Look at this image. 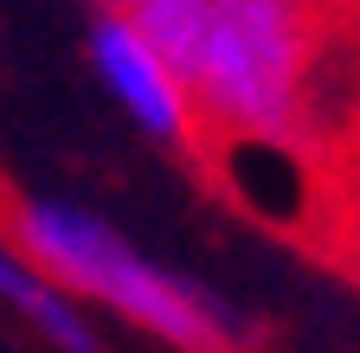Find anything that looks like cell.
<instances>
[{"instance_id":"obj_1","label":"cell","mask_w":360,"mask_h":353,"mask_svg":"<svg viewBox=\"0 0 360 353\" xmlns=\"http://www.w3.org/2000/svg\"><path fill=\"white\" fill-rule=\"evenodd\" d=\"M347 0H110L180 77L200 154H309V103Z\"/></svg>"},{"instance_id":"obj_3","label":"cell","mask_w":360,"mask_h":353,"mask_svg":"<svg viewBox=\"0 0 360 353\" xmlns=\"http://www.w3.org/2000/svg\"><path fill=\"white\" fill-rule=\"evenodd\" d=\"M90 65H97V77L116 91V103L142 122L155 142L200 154V116H193L187 91H180V77L167 71V58L122 13H103L97 26H90Z\"/></svg>"},{"instance_id":"obj_5","label":"cell","mask_w":360,"mask_h":353,"mask_svg":"<svg viewBox=\"0 0 360 353\" xmlns=\"http://www.w3.org/2000/svg\"><path fill=\"white\" fill-rule=\"evenodd\" d=\"M354 257H360V251H354Z\"/></svg>"},{"instance_id":"obj_2","label":"cell","mask_w":360,"mask_h":353,"mask_svg":"<svg viewBox=\"0 0 360 353\" xmlns=\"http://www.w3.org/2000/svg\"><path fill=\"white\" fill-rule=\"evenodd\" d=\"M7 225H13V257H26L32 270L65 283L71 295L116 308L122 321L161 334L180 353H232V321L193 283L167 277L135 244H122L103 218L77 206H52V199H13Z\"/></svg>"},{"instance_id":"obj_4","label":"cell","mask_w":360,"mask_h":353,"mask_svg":"<svg viewBox=\"0 0 360 353\" xmlns=\"http://www.w3.org/2000/svg\"><path fill=\"white\" fill-rule=\"evenodd\" d=\"M0 289H7V302L45 334V347H58V353H97V334H90L84 308L71 302V289L52 283L45 270H32L26 257H7V263H0Z\"/></svg>"}]
</instances>
